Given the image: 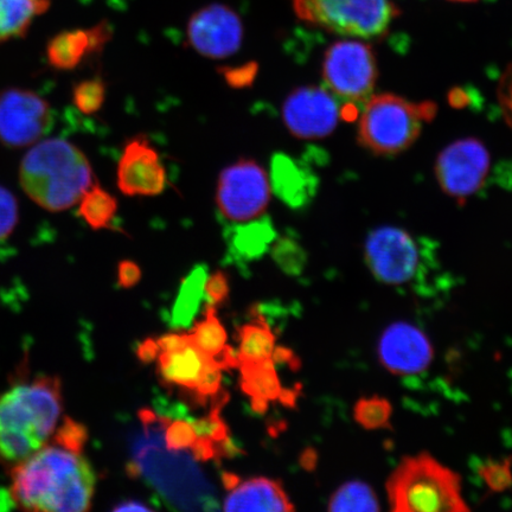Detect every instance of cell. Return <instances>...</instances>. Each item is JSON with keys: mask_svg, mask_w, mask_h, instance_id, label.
<instances>
[{"mask_svg": "<svg viewBox=\"0 0 512 512\" xmlns=\"http://www.w3.org/2000/svg\"><path fill=\"white\" fill-rule=\"evenodd\" d=\"M341 114L335 96L315 86L297 88L287 96L283 108L288 131L302 139L329 136L335 131Z\"/></svg>", "mask_w": 512, "mask_h": 512, "instance_id": "5bb4252c", "label": "cell"}, {"mask_svg": "<svg viewBox=\"0 0 512 512\" xmlns=\"http://www.w3.org/2000/svg\"><path fill=\"white\" fill-rule=\"evenodd\" d=\"M19 221L17 198L11 191L0 185V241L14 233Z\"/></svg>", "mask_w": 512, "mask_h": 512, "instance_id": "836d02e7", "label": "cell"}, {"mask_svg": "<svg viewBox=\"0 0 512 512\" xmlns=\"http://www.w3.org/2000/svg\"><path fill=\"white\" fill-rule=\"evenodd\" d=\"M111 38L112 28L106 21L91 29L60 32L48 43V62L57 70L75 69L87 56L100 53Z\"/></svg>", "mask_w": 512, "mask_h": 512, "instance_id": "e0dca14e", "label": "cell"}, {"mask_svg": "<svg viewBox=\"0 0 512 512\" xmlns=\"http://www.w3.org/2000/svg\"><path fill=\"white\" fill-rule=\"evenodd\" d=\"M188 41L192 49L208 59H226L241 47L243 24L236 12L224 4H210L189 19Z\"/></svg>", "mask_w": 512, "mask_h": 512, "instance_id": "4fadbf2b", "label": "cell"}, {"mask_svg": "<svg viewBox=\"0 0 512 512\" xmlns=\"http://www.w3.org/2000/svg\"><path fill=\"white\" fill-rule=\"evenodd\" d=\"M452 2L472 3V2H477V0H452Z\"/></svg>", "mask_w": 512, "mask_h": 512, "instance_id": "c3c4849f", "label": "cell"}, {"mask_svg": "<svg viewBox=\"0 0 512 512\" xmlns=\"http://www.w3.org/2000/svg\"><path fill=\"white\" fill-rule=\"evenodd\" d=\"M19 184L38 207L61 213L79 204L92 187L93 169L85 153L68 140L42 139L23 157Z\"/></svg>", "mask_w": 512, "mask_h": 512, "instance_id": "277c9868", "label": "cell"}, {"mask_svg": "<svg viewBox=\"0 0 512 512\" xmlns=\"http://www.w3.org/2000/svg\"><path fill=\"white\" fill-rule=\"evenodd\" d=\"M204 293L209 300L210 305H221L226 303L229 296V283L227 274L219 271L210 275L204 286Z\"/></svg>", "mask_w": 512, "mask_h": 512, "instance_id": "d590c367", "label": "cell"}, {"mask_svg": "<svg viewBox=\"0 0 512 512\" xmlns=\"http://www.w3.org/2000/svg\"><path fill=\"white\" fill-rule=\"evenodd\" d=\"M95 482L82 452L53 438L11 467L10 496L23 510L83 512L92 507Z\"/></svg>", "mask_w": 512, "mask_h": 512, "instance_id": "6da1fadb", "label": "cell"}, {"mask_svg": "<svg viewBox=\"0 0 512 512\" xmlns=\"http://www.w3.org/2000/svg\"><path fill=\"white\" fill-rule=\"evenodd\" d=\"M421 256L418 240L398 227L374 229L364 245V258L371 274L386 285L411 283L420 271Z\"/></svg>", "mask_w": 512, "mask_h": 512, "instance_id": "30bf717a", "label": "cell"}, {"mask_svg": "<svg viewBox=\"0 0 512 512\" xmlns=\"http://www.w3.org/2000/svg\"><path fill=\"white\" fill-rule=\"evenodd\" d=\"M435 111L431 102L415 104L394 94L373 95L364 104L358 138L375 155H399L415 143Z\"/></svg>", "mask_w": 512, "mask_h": 512, "instance_id": "8992f818", "label": "cell"}, {"mask_svg": "<svg viewBox=\"0 0 512 512\" xmlns=\"http://www.w3.org/2000/svg\"><path fill=\"white\" fill-rule=\"evenodd\" d=\"M213 305L207 307L206 318L192 328L188 337L195 347L210 358L219 355L226 348L227 334Z\"/></svg>", "mask_w": 512, "mask_h": 512, "instance_id": "83f0119b", "label": "cell"}, {"mask_svg": "<svg viewBox=\"0 0 512 512\" xmlns=\"http://www.w3.org/2000/svg\"><path fill=\"white\" fill-rule=\"evenodd\" d=\"M299 19L344 37L373 40L388 34L399 9L392 0H292Z\"/></svg>", "mask_w": 512, "mask_h": 512, "instance_id": "52a82bcc", "label": "cell"}, {"mask_svg": "<svg viewBox=\"0 0 512 512\" xmlns=\"http://www.w3.org/2000/svg\"><path fill=\"white\" fill-rule=\"evenodd\" d=\"M271 188L292 208L303 207L313 194V179L296 160L275 153L271 163Z\"/></svg>", "mask_w": 512, "mask_h": 512, "instance_id": "44dd1931", "label": "cell"}, {"mask_svg": "<svg viewBox=\"0 0 512 512\" xmlns=\"http://www.w3.org/2000/svg\"><path fill=\"white\" fill-rule=\"evenodd\" d=\"M498 99L507 123L512 127V64L505 70L498 87Z\"/></svg>", "mask_w": 512, "mask_h": 512, "instance_id": "8d00e7d4", "label": "cell"}, {"mask_svg": "<svg viewBox=\"0 0 512 512\" xmlns=\"http://www.w3.org/2000/svg\"><path fill=\"white\" fill-rule=\"evenodd\" d=\"M160 352L172 351L184 347L188 343L187 334H168L157 341Z\"/></svg>", "mask_w": 512, "mask_h": 512, "instance_id": "60d3db41", "label": "cell"}, {"mask_svg": "<svg viewBox=\"0 0 512 512\" xmlns=\"http://www.w3.org/2000/svg\"><path fill=\"white\" fill-rule=\"evenodd\" d=\"M277 239L270 217H261L226 230V241L230 259L253 261L264 256Z\"/></svg>", "mask_w": 512, "mask_h": 512, "instance_id": "ffe728a7", "label": "cell"}, {"mask_svg": "<svg viewBox=\"0 0 512 512\" xmlns=\"http://www.w3.org/2000/svg\"><path fill=\"white\" fill-rule=\"evenodd\" d=\"M142 270L131 260L121 261L118 267V284L123 288H132L142 279Z\"/></svg>", "mask_w": 512, "mask_h": 512, "instance_id": "74e56055", "label": "cell"}, {"mask_svg": "<svg viewBox=\"0 0 512 512\" xmlns=\"http://www.w3.org/2000/svg\"><path fill=\"white\" fill-rule=\"evenodd\" d=\"M240 348L238 358L249 361H262L272 358L275 348V336L261 316L253 323L239 329Z\"/></svg>", "mask_w": 512, "mask_h": 512, "instance_id": "d4e9b609", "label": "cell"}, {"mask_svg": "<svg viewBox=\"0 0 512 512\" xmlns=\"http://www.w3.org/2000/svg\"><path fill=\"white\" fill-rule=\"evenodd\" d=\"M258 70V63L249 62L239 67L221 68L220 73L229 87L241 89L253 85Z\"/></svg>", "mask_w": 512, "mask_h": 512, "instance_id": "e575fe53", "label": "cell"}, {"mask_svg": "<svg viewBox=\"0 0 512 512\" xmlns=\"http://www.w3.org/2000/svg\"><path fill=\"white\" fill-rule=\"evenodd\" d=\"M197 434L190 420H176L166 427L164 439L165 445L172 451L187 450L194 445Z\"/></svg>", "mask_w": 512, "mask_h": 512, "instance_id": "d6a6232c", "label": "cell"}, {"mask_svg": "<svg viewBox=\"0 0 512 512\" xmlns=\"http://www.w3.org/2000/svg\"><path fill=\"white\" fill-rule=\"evenodd\" d=\"M271 255L275 264L287 275H300L304 272L307 255L304 248L291 238H277L271 246Z\"/></svg>", "mask_w": 512, "mask_h": 512, "instance_id": "f546056e", "label": "cell"}, {"mask_svg": "<svg viewBox=\"0 0 512 512\" xmlns=\"http://www.w3.org/2000/svg\"><path fill=\"white\" fill-rule=\"evenodd\" d=\"M393 406L381 396L361 398L354 407V418L358 425L368 431H379L390 428L392 424Z\"/></svg>", "mask_w": 512, "mask_h": 512, "instance_id": "f1b7e54d", "label": "cell"}, {"mask_svg": "<svg viewBox=\"0 0 512 512\" xmlns=\"http://www.w3.org/2000/svg\"><path fill=\"white\" fill-rule=\"evenodd\" d=\"M105 98V82L99 78L82 81L74 87V105L83 114L99 112L104 105Z\"/></svg>", "mask_w": 512, "mask_h": 512, "instance_id": "4dcf8cb0", "label": "cell"}, {"mask_svg": "<svg viewBox=\"0 0 512 512\" xmlns=\"http://www.w3.org/2000/svg\"><path fill=\"white\" fill-rule=\"evenodd\" d=\"M191 456L198 462L217 459L216 443L207 437H198L191 447Z\"/></svg>", "mask_w": 512, "mask_h": 512, "instance_id": "f35d334b", "label": "cell"}, {"mask_svg": "<svg viewBox=\"0 0 512 512\" xmlns=\"http://www.w3.org/2000/svg\"><path fill=\"white\" fill-rule=\"evenodd\" d=\"M330 511H379L380 504L375 491L367 483L352 480L334 492L329 503Z\"/></svg>", "mask_w": 512, "mask_h": 512, "instance_id": "4316f807", "label": "cell"}, {"mask_svg": "<svg viewBox=\"0 0 512 512\" xmlns=\"http://www.w3.org/2000/svg\"><path fill=\"white\" fill-rule=\"evenodd\" d=\"M323 79L328 91L349 104L364 105L373 96L377 62L367 43L344 40L326 51Z\"/></svg>", "mask_w": 512, "mask_h": 512, "instance_id": "ba28073f", "label": "cell"}, {"mask_svg": "<svg viewBox=\"0 0 512 512\" xmlns=\"http://www.w3.org/2000/svg\"><path fill=\"white\" fill-rule=\"evenodd\" d=\"M208 277V268L198 265L182 281L174 309H172L171 323L175 328H187L200 311Z\"/></svg>", "mask_w": 512, "mask_h": 512, "instance_id": "cb8c5ba5", "label": "cell"}, {"mask_svg": "<svg viewBox=\"0 0 512 512\" xmlns=\"http://www.w3.org/2000/svg\"><path fill=\"white\" fill-rule=\"evenodd\" d=\"M61 383L37 377L0 395V463L14 466L46 446L59 430Z\"/></svg>", "mask_w": 512, "mask_h": 512, "instance_id": "3957f363", "label": "cell"}, {"mask_svg": "<svg viewBox=\"0 0 512 512\" xmlns=\"http://www.w3.org/2000/svg\"><path fill=\"white\" fill-rule=\"evenodd\" d=\"M478 473L491 492L501 494L512 486V457L486 460L478 467Z\"/></svg>", "mask_w": 512, "mask_h": 512, "instance_id": "1f68e13d", "label": "cell"}, {"mask_svg": "<svg viewBox=\"0 0 512 512\" xmlns=\"http://www.w3.org/2000/svg\"><path fill=\"white\" fill-rule=\"evenodd\" d=\"M50 5L51 0H0V44L27 35Z\"/></svg>", "mask_w": 512, "mask_h": 512, "instance_id": "7402d4cb", "label": "cell"}, {"mask_svg": "<svg viewBox=\"0 0 512 512\" xmlns=\"http://www.w3.org/2000/svg\"><path fill=\"white\" fill-rule=\"evenodd\" d=\"M396 512L469 511L462 492V479L428 453L406 457L395 467L386 484Z\"/></svg>", "mask_w": 512, "mask_h": 512, "instance_id": "5b68a950", "label": "cell"}, {"mask_svg": "<svg viewBox=\"0 0 512 512\" xmlns=\"http://www.w3.org/2000/svg\"><path fill=\"white\" fill-rule=\"evenodd\" d=\"M53 126L46 99L24 88L0 92V143L11 149L35 145Z\"/></svg>", "mask_w": 512, "mask_h": 512, "instance_id": "8fae6325", "label": "cell"}, {"mask_svg": "<svg viewBox=\"0 0 512 512\" xmlns=\"http://www.w3.org/2000/svg\"><path fill=\"white\" fill-rule=\"evenodd\" d=\"M298 392V389H283L281 390L279 401H281V403H283V405L285 406L293 407L294 405H296Z\"/></svg>", "mask_w": 512, "mask_h": 512, "instance_id": "f6af8a7d", "label": "cell"}, {"mask_svg": "<svg viewBox=\"0 0 512 512\" xmlns=\"http://www.w3.org/2000/svg\"><path fill=\"white\" fill-rule=\"evenodd\" d=\"M114 511H124V512H131V511H153L152 507L150 505L145 504L144 502L137 501V499H130V501H124L123 503H120L113 509Z\"/></svg>", "mask_w": 512, "mask_h": 512, "instance_id": "7bdbcfd3", "label": "cell"}, {"mask_svg": "<svg viewBox=\"0 0 512 512\" xmlns=\"http://www.w3.org/2000/svg\"><path fill=\"white\" fill-rule=\"evenodd\" d=\"M226 511H293L294 505L283 486L275 480L259 477L239 484L224 501Z\"/></svg>", "mask_w": 512, "mask_h": 512, "instance_id": "d6986e66", "label": "cell"}, {"mask_svg": "<svg viewBox=\"0 0 512 512\" xmlns=\"http://www.w3.org/2000/svg\"><path fill=\"white\" fill-rule=\"evenodd\" d=\"M272 360L274 363H286L292 370L298 369L300 367V361L298 360L296 354H294L291 349L284 347L274 348Z\"/></svg>", "mask_w": 512, "mask_h": 512, "instance_id": "b9f144b4", "label": "cell"}, {"mask_svg": "<svg viewBox=\"0 0 512 512\" xmlns=\"http://www.w3.org/2000/svg\"><path fill=\"white\" fill-rule=\"evenodd\" d=\"M118 188L126 196H157L166 187V171L159 153L144 136L127 142L118 165Z\"/></svg>", "mask_w": 512, "mask_h": 512, "instance_id": "2e32d148", "label": "cell"}, {"mask_svg": "<svg viewBox=\"0 0 512 512\" xmlns=\"http://www.w3.org/2000/svg\"><path fill=\"white\" fill-rule=\"evenodd\" d=\"M271 200V183L262 166L241 159L221 172L216 202L224 219L247 222L260 217Z\"/></svg>", "mask_w": 512, "mask_h": 512, "instance_id": "9c48e42d", "label": "cell"}, {"mask_svg": "<svg viewBox=\"0 0 512 512\" xmlns=\"http://www.w3.org/2000/svg\"><path fill=\"white\" fill-rule=\"evenodd\" d=\"M222 483L224 485V488H226L229 491H232L240 484V478L234 473H223L222 476Z\"/></svg>", "mask_w": 512, "mask_h": 512, "instance_id": "bcb514c9", "label": "cell"}, {"mask_svg": "<svg viewBox=\"0 0 512 512\" xmlns=\"http://www.w3.org/2000/svg\"><path fill=\"white\" fill-rule=\"evenodd\" d=\"M160 349L157 341L152 338H147L139 345L137 356L143 363H151L159 356Z\"/></svg>", "mask_w": 512, "mask_h": 512, "instance_id": "ab89813d", "label": "cell"}, {"mask_svg": "<svg viewBox=\"0 0 512 512\" xmlns=\"http://www.w3.org/2000/svg\"><path fill=\"white\" fill-rule=\"evenodd\" d=\"M317 460L318 454L316 451L313 450V448H307V450L304 451L302 458H300V464H302L305 470L312 471L317 465Z\"/></svg>", "mask_w": 512, "mask_h": 512, "instance_id": "ee69618b", "label": "cell"}, {"mask_svg": "<svg viewBox=\"0 0 512 512\" xmlns=\"http://www.w3.org/2000/svg\"><path fill=\"white\" fill-rule=\"evenodd\" d=\"M143 431L131 441L128 475L150 483L170 507L187 511L217 510L215 489L203 476L187 452L172 451L165 445L164 434L170 416H158L150 409L139 412Z\"/></svg>", "mask_w": 512, "mask_h": 512, "instance_id": "7a4b0ae2", "label": "cell"}, {"mask_svg": "<svg viewBox=\"0 0 512 512\" xmlns=\"http://www.w3.org/2000/svg\"><path fill=\"white\" fill-rule=\"evenodd\" d=\"M117 213V200L98 184H93L79 202L80 216L96 230L110 228Z\"/></svg>", "mask_w": 512, "mask_h": 512, "instance_id": "484cf974", "label": "cell"}, {"mask_svg": "<svg viewBox=\"0 0 512 512\" xmlns=\"http://www.w3.org/2000/svg\"><path fill=\"white\" fill-rule=\"evenodd\" d=\"M490 170V152L475 138L457 140L448 145L435 165L440 188L462 202L483 189Z\"/></svg>", "mask_w": 512, "mask_h": 512, "instance_id": "7c38bea8", "label": "cell"}, {"mask_svg": "<svg viewBox=\"0 0 512 512\" xmlns=\"http://www.w3.org/2000/svg\"><path fill=\"white\" fill-rule=\"evenodd\" d=\"M209 360L210 357L198 350L188 337V343L184 347L160 352L159 379L166 388L179 387L184 392H192L200 383Z\"/></svg>", "mask_w": 512, "mask_h": 512, "instance_id": "ac0fdd59", "label": "cell"}, {"mask_svg": "<svg viewBox=\"0 0 512 512\" xmlns=\"http://www.w3.org/2000/svg\"><path fill=\"white\" fill-rule=\"evenodd\" d=\"M379 357L382 366L390 373L416 375L431 366L434 350L430 339L418 326L398 322L383 331Z\"/></svg>", "mask_w": 512, "mask_h": 512, "instance_id": "9a60e30c", "label": "cell"}, {"mask_svg": "<svg viewBox=\"0 0 512 512\" xmlns=\"http://www.w3.org/2000/svg\"><path fill=\"white\" fill-rule=\"evenodd\" d=\"M252 408L256 413H265L268 408V401L260 398H252Z\"/></svg>", "mask_w": 512, "mask_h": 512, "instance_id": "7dc6e473", "label": "cell"}, {"mask_svg": "<svg viewBox=\"0 0 512 512\" xmlns=\"http://www.w3.org/2000/svg\"><path fill=\"white\" fill-rule=\"evenodd\" d=\"M241 388L251 398L267 401L279 400L281 384L272 358L262 361H249L239 358Z\"/></svg>", "mask_w": 512, "mask_h": 512, "instance_id": "603a6c76", "label": "cell"}]
</instances>
